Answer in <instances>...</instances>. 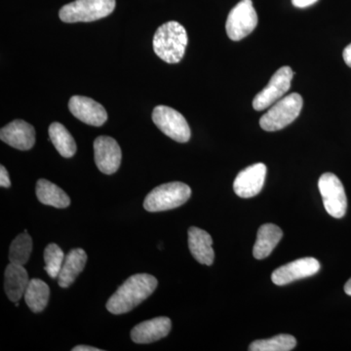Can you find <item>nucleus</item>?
<instances>
[{"instance_id":"22","label":"nucleus","mask_w":351,"mask_h":351,"mask_svg":"<svg viewBox=\"0 0 351 351\" xmlns=\"http://www.w3.org/2000/svg\"><path fill=\"white\" fill-rule=\"evenodd\" d=\"M49 137L51 142L56 147L58 152L66 158H71L76 152L75 138L71 135L68 129L59 123L54 122L49 127Z\"/></svg>"},{"instance_id":"20","label":"nucleus","mask_w":351,"mask_h":351,"mask_svg":"<svg viewBox=\"0 0 351 351\" xmlns=\"http://www.w3.org/2000/svg\"><path fill=\"white\" fill-rule=\"evenodd\" d=\"M36 191L38 200L44 205L59 209H64L71 205V199L63 189L47 180H38Z\"/></svg>"},{"instance_id":"11","label":"nucleus","mask_w":351,"mask_h":351,"mask_svg":"<svg viewBox=\"0 0 351 351\" xmlns=\"http://www.w3.org/2000/svg\"><path fill=\"white\" fill-rule=\"evenodd\" d=\"M95 162L101 173L114 174L121 164L122 152L117 141L108 136H100L94 142Z\"/></svg>"},{"instance_id":"13","label":"nucleus","mask_w":351,"mask_h":351,"mask_svg":"<svg viewBox=\"0 0 351 351\" xmlns=\"http://www.w3.org/2000/svg\"><path fill=\"white\" fill-rule=\"evenodd\" d=\"M69 108L76 119L88 125L100 127L108 120V113L105 108L98 101L87 97H71L69 101Z\"/></svg>"},{"instance_id":"10","label":"nucleus","mask_w":351,"mask_h":351,"mask_svg":"<svg viewBox=\"0 0 351 351\" xmlns=\"http://www.w3.org/2000/svg\"><path fill=\"white\" fill-rule=\"evenodd\" d=\"M319 269L320 263L316 258H299L274 270L271 274V280L276 285H287L300 279L313 276Z\"/></svg>"},{"instance_id":"1","label":"nucleus","mask_w":351,"mask_h":351,"mask_svg":"<svg viewBox=\"0 0 351 351\" xmlns=\"http://www.w3.org/2000/svg\"><path fill=\"white\" fill-rule=\"evenodd\" d=\"M157 285L158 281L151 274H138L129 277L108 300V311L114 315L129 313L152 295Z\"/></svg>"},{"instance_id":"6","label":"nucleus","mask_w":351,"mask_h":351,"mask_svg":"<svg viewBox=\"0 0 351 351\" xmlns=\"http://www.w3.org/2000/svg\"><path fill=\"white\" fill-rule=\"evenodd\" d=\"M258 25V15L252 0H241L233 7L226 20L228 38L239 41L251 34Z\"/></svg>"},{"instance_id":"19","label":"nucleus","mask_w":351,"mask_h":351,"mask_svg":"<svg viewBox=\"0 0 351 351\" xmlns=\"http://www.w3.org/2000/svg\"><path fill=\"white\" fill-rule=\"evenodd\" d=\"M283 232L274 223H265L258 228L257 240L254 245L253 256L257 260L269 257L282 239Z\"/></svg>"},{"instance_id":"23","label":"nucleus","mask_w":351,"mask_h":351,"mask_svg":"<svg viewBox=\"0 0 351 351\" xmlns=\"http://www.w3.org/2000/svg\"><path fill=\"white\" fill-rule=\"evenodd\" d=\"M297 341L291 335L281 334L271 339H258L249 346L250 351H290L294 350Z\"/></svg>"},{"instance_id":"30","label":"nucleus","mask_w":351,"mask_h":351,"mask_svg":"<svg viewBox=\"0 0 351 351\" xmlns=\"http://www.w3.org/2000/svg\"><path fill=\"white\" fill-rule=\"evenodd\" d=\"M345 292L348 295H351V278L348 281V282L346 283Z\"/></svg>"},{"instance_id":"29","label":"nucleus","mask_w":351,"mask_h":351,"mask_svg":"<svg viewBox=\"0 0 351 351\" xmlns=\"http://www.w3.org/2000/svg\"><path fill=\"white\" fill-rule=\"evenodd\" d=\"M73 351H101L100 348L89 346H77L73 348Z\"/></svg>"},{"instance_id":"21","label":"nucleus","mask_w":351,"mask_h":351,"mask_svg":"<svg viewBox=\"0 0 351 351\" xmlns=\"http://www.w3.org/2000/svg\"><path fill=\"white\" fill-rule=\"evenodd\" d=\"M49 297L50 289L47 284L38 278L29 280L25 293V302L32 313H38L43 311L47 306Z\"/></svg>"},{"instance_id":"18","label":"nucleus","mask_w":351,"mask_h":351,"mask_svg":"<svg viewBox=\"0 0 351 351\" xmlns=\"http://www.w3.org/2000/svg\"><path fill=\"white\" fill-rule=\"evenodd\" d=\"M87 262L86 252L82 248L73 249L64 258L63 267L58 276L60 287L68 288L84 269Z\"/></svg>"},{"instance_id":"4","label":"nucleus","mask_w":351,"mask_h":351,"mask_svg":"<svg viewBox=\"0 0 351 351\" xmlns=\"http://www.w3.org/2000/svg\"><path fill=\"white\" fill-rule=\"evenodd\" d=\"M302 108L301 95L298 93L288 95L274 104L261 117L260 125L263 130L267 132L281 130L298 119Z\"/></svg>"},{"instance_id":"26","label":"nucleus","mask_w":351,"mask_h":351,"mask_svg":"<svg viewBox=\"0 0 351 351\" xmlns=\"http://www.w3.org/2000/svg\"><path fill=\"white\" fill-rule=\"evenodd\" d=\"M0 186L2 188H10L11 181L9 178L8 172H7L6 168L1 165L0 167Z\"/></svg>"},{"instance_id":"7","label":"nucleus","mask_w":351,"mask_h":351,"mask_svg":"<svg viewBox=\"0 0 351 351\" xmlns=\"http://www.w3.org/2000/svg\"><path fill=\"white\" fill-rule=\"evenodd\" d=\"M152 121L162 133L178 143H186L191 132L184 115L174 108L157 106L152 112Z\"/></svg>"},{"instance_id":"17","label":"nucleus","mask_w":351,"mask_h":351,"mask_svg":"<svg viewBox=\"0 0 351 351\" xmlns=\"http://www.w3.org/2000/svg\"><path fill=\"white\" fill-rule=\"evenodd\" d=\"M29 283V274L24 265L13 263L7 265L4 289H5L7 297L11 302L20 301L21 298L25 295Z\"/></svg>"},{"instance_id":"28","label":"nucleus","mask_w":351,"mask_h":351,"mask_svg":"<svg viewBox=\"0 0 351 351\" xmlns=\"http://www.w3.org/2000/svg\"><path fill=\"white\" fill-rule=\"evenodd\" d=\"M343 57L346 64L351 68V43L346 46V49L343 50Z\"/></svg>"},{"instance_id":"14","label":"nucleus","mask_w":351,"mask_h":351,"mask_svg":"<svg viewBox=\"0 0 351 351\" xmlns=\"http://www.w3.org/2000/svg\"><path fill=\"white\" fill-rule=\"evenodd\" d=\"M2 142L20 151H29L36 144V130L24 120H14L0 131Z\"/></svg>"},{"instance_id":"15","label":"nucleus","mask_w":351,"mask_h":351,"mask_svg":"<svg viewBox=\"0 0 351 351\" xmlns=\"http://www.w3.org/2000/svg\"><path fill=\"white\" fill-rule=\"evenodd\" d=\"M172 323L168 317L145 321L133 328L131 338L136 343H152L169 335Z\"/></svg>"},{"instance_id":"3","label":"nucleus","mask_w":351,"mask_h":351,"mask_svg":"<svg viewBox=\"0 0 351 351\" xmlns=\"http://www.w3.org/2000/svg\"><path fill=\"white\" fill-rule=\"evenodd\" d=\"M191 189L181 182H167L152 189L144 201L149 212H162L184 205L191 198Z\"/></svg>"},{"instance_id":"5","label":"nucleus","mask_w":351,"mask_h":351,"mask_svg":"<svg viewBox=\"0 0 351 351\" xmlns=\"http://www.w3.org/2000/svg\"><path fill=\"white\" fill-rule=\"evenodd\" d=\"M115 8V0H75L62 7L60 19L64 23L94 22L108 17Z\"/></svg>"},{"instance_id":"27","label":"nucleus","mask_w":351,"mask_h":351,"mask_svg":"<svg viewBox=\"0 0 351 351\" xmlns=\"http://www.w3.org/2000/svg\"><path fill=\"white\" fill-rule=\"evenodd\" d=\"M318 0H292L293 5L298 8H306V7L313 5Z\"/></svg>"},{"instance_id":"12","label":"nucleus","mask_w":351,"mask_h":351,"mask_svg":"<svg viewBox=\"0 0 351 351\" xmlns=\"http://www.w3.org/2000/svg\"><path fill=\"white\" fill-rule=\"evenodd\" d=\"M267 166L256 163L239 173L233 182V189L241 198H251L258 195L265 184Z\"/></svg>"},{"instance_id":"8","label":"nucleus","mask_w":351,"mask_h":351,"mask_svg":"<svg viewBox=\"0 0 351 351\" xmlns=\"http://www.w3.org/2000/svg\"><path fill=\"white\" fill-rule=\"evenodd\" d=\"M318 188L328 214L336 219L343 218L348 209V199L339 178L332 173H325L320 177Z\"/></svg>"},{"instance_id":"24","label":"nucleus","mask_w":351,"mask_h":351,"mask_svg":"<svg viewBox=\"0 0 351 351\" xmlns=\"http://www.w3.org/2000/svg\"><path fill=\"white\" fill-rule=\"evenodd\" d=\"M32 239L29 233L24 232L18 235L11 243L9 250V260L11 263L25 265L31 257Z\"/></svg>"},{"instance_id":"2","label":"nucleus","mask_w":351,"mask_h":351,"mask_svg":"<svg viewBox=\"0 0 351 351\" xmlns=\"http://www.w3.org/2000/svg\"><path fill=\"white\" fill-rule=\"evenodd\" d=\"M188 34L180 23L171 21L157 29L154 38V50L168 64L181 62L188 45Z\"/></svg>"},{"instance_id":"25","label":"nucleus","mask_w":351,"mask_h":351,"mask_svg":"<svg viewBox=\"0 0 351 351\" xmlns=\"http://www.w3.org/2000/svg\"><path fill=\"white\" fill-rule=\"evenodd\" d=\"M64 258L66 257L63 250L57 244L51 243L46 247L44 251V260H45L44 269L51 278H57L59 276Z\"/></svg>"},{"instance_id":"9","label":"nucleus","mask_w":351,"mask_h":351,"mask_svg":"<svg viewBox=\"0 0 351 351\" xmlns=\"http://www.w3.org/2000/svg\"><path fill=\"white\" fill-rule=\"evenodd\" d=\"M294 71L290 66H282L270 78L267 85L260 93L256 95L253 100L254 110L261 112L271 107L277 101L283 98L291 87Z\"/></svg>"},{"instance_id":"16","label":"nucleus","mask_w":351,"mask_h":351,"mask_svg":"<svg viewBox=\"0 0 351 351\" xmlns=\"http://www.w3.org/2000/svg\"><path fill=\"white\" fill-rule=\"evenodd\" d=\"M213 239L211 235L201 228H193L189 230V247L191 255L201 265H211L214 262Z\"/></svg>"}]
</instances>
